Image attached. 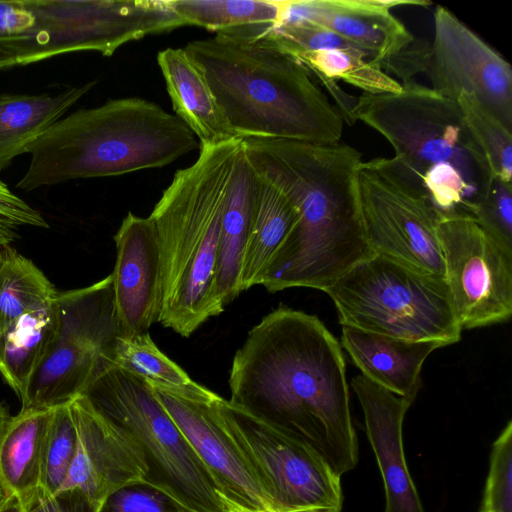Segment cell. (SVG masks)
I'll list each match as a JSON object with an SVG mask.
<instances>
[{
	"mask_svg": "<svg viewBox=\"0 0 512 512\" xmlns=\"http://www.w3.org/2000/svg\"><path fill=\"white\" fill-rule=\"evenodd\" d=\"M176 116L142 98L111 99L59 119L31 146L16 187L24 191L79 178L160 168L199 148Z\"/></svg>",
	"mask_w": 512,
	"mask_h": 512,
	"instance_id": "cell-6",
	"label": "cell"
},
{
	"mask_svg": "<svg viewBox=\"0 0 512 512\" xmlns=\"http://www.w3.org/2000/svg\"><path fill=\"white\" fill-rule=\"evenodd\" d=\"M48 228L43 216L0 180V246L19 238L22 227Z\"/></svg>",
	"mask_w": 512,
	"mask_h": 512,
	"instance_id": "cell-36",
	"label": "cell"
},
{
	"mask_svg": "<svg viewBox=\"0 0 512 512\" xmlns=\"http://www.w3.org/2000/svg\"><path fill=\"white\" fill-rule=\"evenodd\" d=\"M341 345L362 375L386 390L415 400L426 358L443 347L434 341H408L342 326Z\"/></svg>",
	"mask_w": 512,
	"mask_h": 512,
	"instance_id": "cell-21",
	"label": "cell"
},
{
	"mask_svg": "<svg viewBox=\"0 0 512 512\" xmlns=\"http://www.w3.org/2000/svg\"><path fill=\"white\" fill-rule=\"evenodd\" d=\"M98 512H189L166 493L147 483L123 487L110 494Z\"/></svg>",
	"mask_w": 512,
	"mask_h": 512,
	"instance_id": "cell-35",
	"label": "cell"
},
{
	"mask_svg": "<svg viewBox=\"0 0 512 512\" xmlns=\"http://www.w3.org/2000/svg\"><path fill=\"white\" fill-rule=\"evenodd\" d=\"M53 408L21 409L0 439V489L24 506L40 488L43 449Z\"/></svg>",
	"mask_w": 512,
	"mask_h": 512,
	"instance_id": "cell-25",
	"label": "cell"
},
{
	"mask_svg": "<svg viewBox=\"0 0 512 512\" xmlns=\"http://www.w3.org/2000/svg\"><path fill=\"white\" fill-rule=\"evenodd\" d=\"M218 410L275 512H340L341 476L314 450L221 396Z\"/></svg>",
	"mask_w": 512,
	"mask_h": 512,
	"instance_id": "cell-11",
	"label": "cell"
},
{
	"mask_svg": "<svg viewBox=\"0 0 512 512\" xmlns=\"http://www.w3.org/2000/svg\"><path fill=\"white\" fill-rule=\"evenodd\" d=\"M17 65V56L12 51L0 46V70Z\"/></svg>",
	"mask_w": 512,
	"mask_h": 512,
	"instance_id": "cell-39",
	"label": "cell"
},
{
	"mask_svg": "<svg viewBox=\"0 0 512 512\" xmlns=\"http://www.w3.org/2000/svg\"><path fill=\"white\" fill-rule=\"evenodd\" d=\"M97 81L58 94H0V170L33 143L90 91Z\"/></svg>",
	"mask_w": 512,
	"mask_h": 512,
	"instance_id": "cell-24",
	"label": "cell"
},
{
	"mask_svg": "<svg viewBox=\"0 0 512 512\" xmlns=\"http://www.w3.org/2000/svg\"><path fill=\"white\" fill-rule=\"evenodd\" d=\"M315 315L279 306L236 352L230 402L314 450L342 476L358 462L345 360Z\"/></svg>",
	"mask_w": 512,
	"mask_h": 512,
	"instance_id": "cell-1",
	"label": "cell"
},
{
	"mask_svg": "<svg viewBox=\"0 0 512 512\" xmlns=\"http://www.w3.org/2000/svg\"><path fill=\"white\" fill-rule=\"evenodd\" d=\"M474 218L487 231L512 247V183L493 177Z\"/></svg>",
	"mask_w": 512,
	"mask_h": 512,
	"instance_id": "cell-34",
	"label": "cell"
},
{
	"mask_svg": "<svg viewBox=\"0 0 512 512\" xmlns=\"http://www.w3.org/2000/svg\"><path fill=\"white\" fill-rule=\"evenodd\" d=\"M77 429L70 402L54 407L47 431L40 488L54 494L62 489L75 457Z\"/></svg>",
	"mask_w": 512,
	"mask_h": 512,
	"instance_id": "cell-32",
	"label": "cell"
},
{
	"mask_svg": "<svg viewBox=\"0 0 512 512\" xmlns=\"http://www.w3.org/2000/svg\"><path fill=\"white\" fill-rule=\"evenodd\" d=\"M186 23L216 35L258 41L277 23L279 0H168Z\"/></svg>",
	"mask_w": 512,
	"mask_h": 512,
	"instance_id": "cell-26",
	"label": "cell"
},
{
	"mask_svg": "<svg viewBox=\"0 0 512 512\" xmlns=\"http://www.w3.org/2000/svg\"><path fill=\"white\" fill-rule=\"evenodd\" d=\"M356 184L373 255L445 278L437 234L442 216L416 179L394 158H375L359 164Z\"/></svg>",
	"mask_w": 512,
	"mask_h": 512,
	"instance_id": "cell-10",
	"label": "cell"
},
{
	"mask_svg": "<svg viewBox=\"0 0 512 512\" xmlns=\"http://www.w3.org/2000/svg\"><path fill=\"white\" fill-rule=\"evenodd\" d=\"M184 50L236 137L338 144L344 121L296 59L259 41L215 35Z\"/></svg>",
	"mask_w": 512,
	"mask_h": 512,
	"instance_id": "cell-3",
	"label": "cell"
},
{
	"mask_svg": "<svg viewBox=\"0 0 512 512\" xmlns=\"http://www.w3.org/2000/svg\"><path fill=\"white\" fill-rule=\"evenodd\" d=\"M56 325L54 299L0 333V374L20 400L54 337Z\"/></svg>",
	"mask_w": 512,
	"mask_h": 512,
	"instance_id": "cell-28",
	"label": "cell"
},
{
	"mask_svg": "<svg viewBox=\"0 0 512 512\" xmlns=\"http://www.w3.org/2000/svg\"><path fill=\"white\" fill-rule=\"evenodd\" d=\"M257 176V206L242 260L241 292L261 285L269 263L297 222L289 199L267 179Z\"/></svg>",
	"mask_w": 512,
	"mask_h": 512,
	"instance_id": "cell-27",
	"label": "cell"
},
{
	"mask_svg": "<svg viewBox=\"0 0 512 512\" xmlns=\"http://www.w3.org/2000/svg\"><path fill=\"white\" fill-rule=\"evenodd\" d=\"M4 497H5V496H4L3 492H2V491H1V489H0V501H1Z\"/></svg>",
	"mask_w": 512,
	"mask_h": 512,
	"instance_id": "cell-41",
	"label": "cell"
},
{
	"mask_svg": "<svg viewBox=\"0 0 512 512\" xmlns=\"http://www.w3.org/2000/svg\"><path fill=\"white\" fill-rule=\"evenodd\" d=\"M54 337L33 373L21 409H50L71 402L110 359L118 322L111 274L87 287L58 292Z\"/></svg>",
	"mask_w": 512,
	"mask_h": 512,
	"instance_id": "cell-9",
	"label": "cell"
},
{
	"mask_svg": "<svg viewBox=\"0 0 512 512\" xmlns=\"http://www.w3.org/2000/svg\"><path fill=\"white\" fill-rule=\"evenodd\" d=\"M70 407L77 448L62 488H78L100 506L113 492L147 482L144 453L130 434L101 416L81 395Z\"/></svg>",
	"mask_w": 512,
	"mask_h": 512,
	"instance_id": "cell-16",
	"label": "cell"
},
{
	"mask_svg": "<svg viewBox=\"0 0 512 512\" xmlns=\"http://www.w3.org/2000/svg\"><path fill=\"white\" fill-rule=\"evenodd\" d=\"M429 5L426 1L279 0L276 24L307 22L325 27L371 55L381 65L396 56L414 36L390 9L398 5ZM275 24V25H276Z\"/></svg>",
	"mask_w": 512,
	"mask_h": 512,
	"instance_id": "cell-18",
	"label": "cell"
},
{
	"mask_svg": "<svg viewBox=\"0 0 512 512\" xmlns=\"http://www.w3.org/2000/svg\"><path fill=\"white\" fill-rule=\"evenodd\" d=\"M480 512H512V422L495 440Z\"/></svg>",
	"mask_w": 512,
	"mask_h": 512,
	"instance_id": "cell-33",
	"label": "cell"
},
{
	"mask_svg": "<svg viewBox=\"0 0 512 512\" xmlns=\"http://www.w3.org/2000/svg\"><path fill=\"white\" fill-rule=\"evenodd\" d=\"M33 25L24 45V65L76 51L111 56L148 35L185 22L168 0H27Z\"/></svg>",
	"mask_w": 512,
	"mask_h": 512,
	"instance_id": "cell-12",
	"label": "cell"
},
{
	"mask_svg": "<svg viewBox=\"0 0 512 512\" xmlns=\"http://www.w3.org/2000/svg\"><path fill=\"white\" fill-rule=\"evenodd\" d=\"M242 139L200 145L197 160L175 172L150 215L162 278L159 322L189 337L224 306L215 277L222 216Z\"/></svg>",
	"mask_w": 512,
	"mask_h": 512,
	"instance_id": "cell-4",
	"label": "cell"
},
{
	"mask_svg": "<svg viewBox=\"0 0 512 512\" xmlns=\"http://www.w3.org/2000/svg\"><path fill=\"white\" fill-rule=\"evenodd\" d=\"M324 292L342 326L443 347L461 338L445 278L384 257L359 262Z\"/></svg>",
	"mask_w": 512,
	"mask_h": 512,
	"instance_id": "cell-8",
	"label": "cell"
},
{
	"mask_svg": "<svg viewBox=\"0 0 512 512\" xmlns=\"http://www.w3.org/2000/svg\"><path fill=\"white\" fill-rule=\"evenodd\" d=\"M260 177L275 185L297 212V222L261 281L269 292L308 287L323 292L373 255L364 232L356 172L361 153L347 144L242 139Z\"/></svg>",
	"mask_w": 512,
	"mask_h": 512,
	"instance_id": "cell-2",
	"label": "cell"
},
{
	"mask_svg": "<svg viewBox=\"0 0 512 512\" xmlns=\"http://www.w3.org/2000/svg\"><path fill=\"white\" fill-rule=\"evenodd\" d=\"M431 50L432 89L453 101L473 97L512 131L510 64L443 6L434 12Z\"/></svg>",
	"mask_w": 512,
	"mask_h": 512,
	"instance_id": "cell-15",
	"label": "cell"
},
{
	"mask_svg": "<svg viewBox=\"0 0 512 512\" xmlns=\"http://www.w3.org/2000/svg\"><path fill=\"white\" fill-rule=\"evenodd\" d=\"M362 406L366 433L382 476L384 512H424L405 458L402 427L414 400L394 394L365 376L352 380Z\"/></svg>",
	"mask_w": 512,
	"mask_h": 512,
	"instance_id": "cell-20",
	"label": "cell"
},
{
	"mask_svg": "<svg viewBox=\"0 0 512 512\" xmlns=\"http://www.w3.org/2000/svg\"><path fill=\"white\" fill-rule=\"evenodd\" d=\"M109 360L152 382L182 386L193 381L180 366L159 350L148 332L120 334Z\"/></svg>",
	"mask_w": 512,
	"mask_h": 512,
	"instance_id": "cell-30",
	"label": "cell"
},
{
	"mask_svg": "<svg viewBox=\"0 0 512 512\" xmlns=\"http://www.w3.org/2000/svg\"><path fill=\"white\" fill-rule=\"evenodd\" d=\"M437 234L445 280L462 330L508 321L512 315V247L468 216L441 217Z\"/></svg>",
	"mask_w": 512,
	"mask_h": 512,
	"instance_id": "cell-13",
	"label": "cell"
},
{
	"mask_svg": "<svg viewBox=\"0 0 512 512\" xmlns=\"http://www.w3.org/2000/svg\"><path fill=\"white\" fill-rule=\"evenodd\" d=\"M58 292L45 274L10 245L0 246V333L51 304Z\"/></svg>",
	"mask_w": 512,
	"mask_h": 512,
	"instance_id": "cell-29",
	"label": "cell"
},
{
	"mask_svg": "<svg viewBox=\"0 0 512 512\" xmlns=\"http://www.w3.org/2000/svg\"><path fill=\"white\" fill-rule=\"evenodd\" d=\"M147 381L207 470L228 512H275L222 424L219 395L194 381L182 386Z\"/></svg>",
	"mask_w": 512,
	"mask_h": 512,
	"instance_id": "cell-14",
	"label": "cell"
},
{
	"mask_svg": "<svg viewBox=\"0 0 512 512\" xmlns=\"http://www.w3.org/2000/svg\"><path fill=\"white\" fill-rule=\"evenodd\" d=\"M302 50L290 56L300 62L326 88L343 121L352 126L357 120V98L341 89L342 80L363 90L380 94L401 91V83L371 62V55L335 32L315 24L302 26L297 33Z\"/></svg>",
	"mask_w": 512,
	"mask_h": 512,
	"instance_id": "cell-19",
	"label": "cell"
},
{
	"mask_svg": "<svg viewBox=\"0 0 512 512\" xmlns=\"http://www.w3.org/2000/svg\"><path fill=\"white\" fill-rule=\"evenodd\" d=\"M257 196L258 176L241 144L227 190L216 266V293L224 307L241 293L242 260L255 218Z\"/></svg>",
	"mask_w": 512,
	"mask_h": 512,
	"instance_id": "cell-22",
	"label": "cell"
},
{
	"mask_svg": "<svg viewBox=\"0 0 512 512\" xmlns=\"http://www.w3.org/2000/svg\"><path fill=\"white\" fill-rule=\"evenodd\" d=\"M99 507L75 487L62 488L54 494L39 488L23 506L24 512H98Z\"/></svg>",
	"mask_w": 512,
	"mask_h": 512,
	"instance_id": "cell-37",
	"label": "cell"
},
{
	"mask_svg": "<svg viewBox=\"0 0 512 512\" xmlns=\"http://www.w3.org/2000/svg\"><path fill=\"white\" fill-rule=\"evenodd\" d=\"M157 62L175 115L193 132L200 145L238 138L227 124L204 74L184 48L160 51Z\"/></svg>",
	"mask_w": 512,
	"mask_h": 512,
	"instance_id": "cell-23",
	"label": "cell"
},
{
	"mask_svg": "<svg viewBox=\"0 0 512 512\" xmlns=\"http://www.w3.org/2000/svg\"><path fill=\"white\" fill-rule=\"evenodd\" d=\"M0 512H24V508L17 498L4 497L0 501Z\"/></svg>",
	"mask_w": 512,
	"mask_h": 512,
	"instance_id": "cell-38",
	"label": "cell"
},
{
	"mask_svg": "<svg viewBox=\"0 0 512 512\" xmlns=\"http://www.w3.org/2000/svg\"><path fill=\"white\" fill-rule=\"evenodd\" d=\"M362 93L354 116L379 132L442 217L474 218L493 175L456 101L413 80Z\"/></svg>",
	"mask_w": 512,
	"mask_h": 512,
	"instance_id": "cell-5",
	"label": "cell"
},
{
	"mask_svg": "<svg viewBox=\"0 0 512 512\" xmlns=\"http://www.w3.org/2000/svg\"><path fill=\"white\" fill-rule=\"evenodd\" d=\"M11 418L12 417L10 416L8 409L4 405L0 404V439L6 431Z\"/></svg>",
	"mask_w": 512,
	"mask_h": 512,
	"instance_id": "cell-40",
	"label": "cell"
},
{
	"mask_svg": "<svg viewBox=\"0 0 512 512\" xmlns=\"http://www.w3.org/2000/svg\"><path fill=\"white\" fill-rule=\"evenodd\" d=\"M80 395L134 438L149 468L147 484L189 512H228L207 470L146 379L103 359Z\"/></svg>",
	"mask_w": 512,
	"mask_h": 512,
	"instance_id": "cell-7",
	"label": "cell"
},
{
	"mask_svg": "<svg viewBox=\"0 0 512 512\" xmlns=\"http://www.w3.org/2000/svg\"><path fill=\"white\" fill-rule=\"evenodd\" d=\"M111 273L119 325L124 334L145 333L159 322L162 278L157 231L151 217L129 212L114 236Z\"/></svg>",
	"mask_w": 512,
	"mask_h": 512,
	"instance_id": "cell-17",
	"label": "cell"
},
{
	"mask_svg": "<svg viewBox=\"0 0 512 512\" xmlns=\"http://www.w3.org/2000/svg\"><path fill=\"white\" fill-rule=\"evenodd\" d=\"M456 102L493 177L512 183V131L473 97L463 95Z\"/></svg>",
	"mask_w": 512,
	"mask_h": 512,
	"instance_id": "cell-31",
	"label": "cell"
}]
</instances>
